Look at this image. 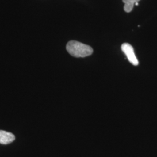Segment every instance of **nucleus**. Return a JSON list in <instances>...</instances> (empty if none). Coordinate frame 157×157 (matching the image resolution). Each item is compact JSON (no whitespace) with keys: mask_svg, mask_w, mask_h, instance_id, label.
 I'll list each match as a JSON object with an SVG mask.
<instances>
[{"mask_svg":"<svg viewBox=\"0 0 157 157\" xmlns=\"http://www.w3.org/2000/svg\"><path fill=\"white\" fill-rule=\"evenodd\" d=\"M67 50L72 56L76 58L89 56L93 52V48L89 45L75 40L70 41L67 43Z\"/></svg>","mask_w":157,"mask_h":157,"instance_id":"f257e3e1","label":"nucleus"},{"mask_svg":"<svg viewBox=\"0 0 157 157\" xmlns=\"http://www.w3.org/2000/svg\"><path fill=\"white\" fill-rule=\"evenodd\" d=\"M121 49L126 56L129 62L135 66L139 65V61L135 55L133 47L128 43H124L121 45Z\"/></svg>","mask_w":157,"mask_h":157,"instance_id":"f03ea898","label":"nucleus"},{"mask_svg":"<svg viewBox=\"0 0 157 157\" xmlns=\"http://www.w3.org/2000/svg\"><path fill=\"white\" fill-rule=\"evenodd\" d=\"M15 140V136L10 132L0 130V144H9Z\"/></svg>","mask_w":157,"mask_h":157,"instance_id":"7ed1b4c3","label":"nucleus"},{"mask_svg":"<svg viewBox=\"0 0 157 157\" xmlns=\"http://www.w3.org/2000/svg\"><path fill=\"white\" fill-rule=\"evenodd\" d=\"M140 0H123L124 3V11L129 13L132 11L134 5L136 2H138Z\"/></svg>","mask_w":157,"mask_h":157,"instance_id":"20e7f679","label":"nucleus"},{"mask_svg":"<svg viewBox=\"0 0 157 157\" xmlns=\"http://www.w3.org/2000/svg\"><path fill=\"white\" fill-rule=\"evenodd\" d=\"M135 5L136 6H138V5H139V4H138V2H136V4H135Z\"/></svg>","mask_w":157,"mask_h":157,"instance_id":"39448f33","label":"nucleus"}]
</instances>
